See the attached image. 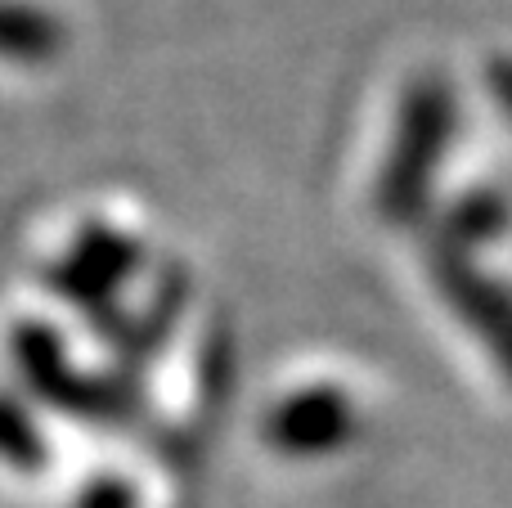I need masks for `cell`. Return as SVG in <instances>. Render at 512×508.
Instances as JSON below:
<instances>
[{
	"label": "cell",
	"instance_id": "6da1fadb",
	"mask_svg": "<svg viewBox=\"0 0 512 508\" xmlns=\"http://www.w3.org/2000/svg\"><path fill=\"white\" fill-rule=\"evenodd\" d=\"M450 131H454L450 86L436 77L414 81L405 104H400L396 140H391V153L378 176V212L391 225H405L423 212L427 194H432V176L445 162Z\"/></svg>",
	"mask_w": 512,
	"mask_h": 508
},
{
	"label": "cell",
	"instance_id": "7a4b0ae2",
	"mask_svg": "<svg viewBox=\"0 0 512 508\" xmlns=\"http://www.w3.org/2000/svg\"><path fill=\"white\" fill-rule=\"evenodd\" d=\"M140 261H144V252L131 234L90 221V225H81V234L63 252V261H54L45 270V279H50L54 297L72 302L77 311H86L95 320L99 338H113V324H126V315L117 311V293L140 270Z\"/></svg>",
	"mask_w": 512,
	"mask_h": 508
},
{
	"label": "cell",
	"instance_id": "3957f363",
	"mask_svg": "<svg viewBox=\"0 0 512 508\" xmlns=\"http://www.w3.org/2000/svg\"><path fill=\"white\" fill-rule=\"evenodd\" d=\"M265 437L279 455L292 459L333 455L355 437V405L337 387H306L274 405L265 419Z\"/></svg>",
	"mask_w": 512,
	"mask_h": 508
},
{
	"label": "cell",
	"instance_id": "277c9868",
	"mask_svg": "<svg viewBox=\"0 0 512 508\" xmlns=\"http://www.w3.org/2000/svg\"><path fill=\"white\" fill-rule=\"evenodd\" d=\"M436 279H441L450 306L472 324V333L495 351V360L512 374V297L499 284H490L486 275H477L454 252H445V261H436Z\"/></svg>",
	"mask_w": 512,
	"mask_h": 508
},
{
	"label": "cell",
	"instance_id": "5b68a950",
	"mask_svg": "<svg viewBox=\"0 0 512 508\" xmlns=\"http://www.w3.org/2000/svg\"><path fill=\"white\" fill-rule=\"evenodd\" d=\"M68 50V27L59 14L32 0H0V59L41 68Z\"/></svg>",
	"mask_w": 512,
	"mask_h": 508
},
{
	"label": "cell",
	"instance_id": "8992f818",
	"mask_svg": "<svg viewBox=\"0 0 512 508\" xmlns=\"http://www.w3.org/2000/svg\"><path fill=\"white\" fill-rule=\"evenodd\" d=\"M9 347H14L18 374H23L27 387H32L36 396H45V401H54V396L63 392V383L77 374V369L68 365V351H63L59 333H50L45 324H18Z\"/></svg>",
	"mask_w": 512,
	"mask_h": 508
},
{
	"label": "cell",
	"instance_id": "52a82bcc",
	"mask_svg": "<svg viewBox=\"0 0 512 508\" xmlns=\"http://www.w3.org/2000/svg\"><path fill=\"white\" fill-rule=\"evenodd\" d=\"M0 459L23 468V473H36V468L50 459L32 414H27L18 401H9V396H0Z\"/></svg>",
	"mask_w": 512,
	"mask_h": 508
},
{
	"label": "cell",
	"instance_id": "ba28073f",
	"mask_svg": "<svg viewBox=\"0 0 512 508\" xmlns=\"http://www.w3.org/2000/svg\"><path fill=\"white\" fill-rule=\"evenodd\" d=\"M454 230H459L463 239H486V234L504 230V207H499V198H490V194L463 198L459 212H454Z\"/></svg>",
	"mask_w": 512,
	"mask_h": 508
},
{
	"label": "cell",
	"instance_id": "9c48e42d",
	"mask_svg": "<svg viewBox=\"0 0 512 508\" xmlns=\"http://www.w3.org/2000/svg\"><path fill=\"white\" fill-rule=\"evenodd\" d=\"M504 104H508V113H512V95H508V99H504Z\"/></svg>",
	"mask_w": 512,
	"mask_h": 508
}]
</instances>
